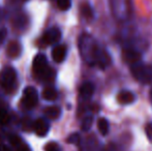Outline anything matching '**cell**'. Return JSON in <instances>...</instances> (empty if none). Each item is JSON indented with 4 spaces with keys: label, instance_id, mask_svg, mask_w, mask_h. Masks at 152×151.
Listing matches in <instances>:
<instances>
[{
    "label": "cell",
    "instance_id": "cell-5",
    "mask_svg": "<svg viewBox=\"0 0 152 151\" xmlns=\"http://www.w3.org/2000/svg\"><path fill=\"white\" fill-rule=\"evenodd\" d=\"M38 101V93L33 87H26L23 91L22 104L27 109H32L36 106Z\"/></svg>",
    "mask_w": 152,
    "mask_h": 151
},
{
    "label": "cell",
    "instance_id": "cell-30",
    "mask_svg": "<svg viewBox=\"0 0 152 151\" xmlns=\"http://www.w3.org/2000/svg\"><path fill=\"white\" fill-rule=\"evenodd\" d=\"M151 97H152V92H151Z\"/></svg>",
    "mask_w": 152,
    "mask_h": 151
},
{
    "label": "cell",
    "instance_id": "cell-19",
    "mask_svg": "<svg viewBox=\"0 0 152 151\" xmlns=\"http://www.w3.org/2000/svg\"><path fill=\"white\" fill-rule=\"evenodd\" d=\"M8 141H10V143L12 144V147H17V146L19 145L20 143H22V140H21V138L19 137L18 135H15V133H10V136H8Z\"/></svg>",
    "mask_w": 152,
    "mask_h": 151
},
{
    "label": "cell",
    "instance_id": "cell-27",
    "mask_svg": "<svg viewBox=\"0 0 152 151\" xmlns=\"http://www.w3.org/2000/svg\"><path fill=\"white\" fill-rule=\"evenodd\" d=\"M0 151H12V149L4 144H0Z\"/></svg>",
    "mask_w": 152,
    "mask_h": 151
},
{
    "label": "cell",
    "instance_id": "cell-29",
    "mask_svg": "<svg viewBox=\"0 0 152 151\" xmlns=\"http://www.w3.org/2000/svg\"><path fill=\"white\" fill-rule=\"evenodd\" d=\"M3 139H4V133L2 129H0V143L3 141Z\"/></svg>",
    "mask_w": 152,
    "mask_h": 151
},
{
    "label": "cell",
    "instance_id": "cell-18",
    "mask_svg": "<svg viewBox=\"0 0 152 151\" xmlns=\"http://www.w3.org/2000/svg\"><path fill=\"white\" fill-rule=\"evenodd\" d=\"M92 122H93V118L91 116H88L86 118L83 119L82 121V124H81V127H82V131H87L90 129L91 125H92Z\"/></svg>",
    "mask_w": 152,
    "mask_h": 151
},
{
    "label": "cell",
    "instance_id": "cell-17",
    "mask_svg": "<svg viewBox=\"0 0 152 151\" xmlns=\"http://www.w3.org/2000/svg\"><path fill=\"white\" fill-rule=\"evenodd\" d=\"M81 12H82L83 17L86 19H91L93 17V12H92V8L90 7V5L87 3L82 4L81 6Z\"/></svg>",
    "mask_w": 152,
    "mask_h": 151
},
{
    "label": "cell",
    "instance_id": "cell-21",
    "mask_svg": "<svg viewBox=\"0 0 152 151\" xmlns=\"http://www.w3.org/2000/svg\"><path fill=\"white\" fill-rule=\"evenodd\" d=\"M33 123L34 122H32L30 118L23 119V121H22L23 129H24V131H31V129H33Z\"/></svg>",
    "mask_w": 152,
    "mask_h": 151
},
{
    "label": "cell",
    "instance_id": "cell-23",
    "mask_svg": "<svg viewBox=\"0 0 152 151\" xmlns=\"http://www.w3.org/2000/svg\"><path fill=\"white\" fill-rule=\"evenodd\" d=\"M15 149H16V151H31L30 147L27 144H25L24 142L19 144L17 147H15Z\"/></svg>",
    "mask_w": 152,
    "mask_h": 151
},
{
    "label": "cell",
    "instance_id": "cell-7",
    "mask_svg": "<svg viewBox=\"0 0 152 151\" xmlns=\"http://www.w3.org/2000/svg\"><path fill=\"white\" fill-rule=\"evenodd\" d=\"M141 53L138 52L134 49H124L122 51V58L125 62L132 63V64H136L141 60Z\"/></svg>",
    "mask_w": 152,
    "mask_h": 151
},
{
    "label": "cell",
    "instance_id": "cell-20",
    "mask_svg": "<svg viewBox=\"0 0 152 151\" xmlns=\"http://www.w3.org/2000/svg\"><path fill=\"white\" fill-rule=\"evenodd\" d=\"M57 5L61 10H67L72 6V0H57Z\"/></svg>",
    "mask_w": 152,
    "mask_h": 151
},
{
    "label": "cell",
    "instance_id": "cell-13",
    "mask_svg": "<svg viewBox=\"0 0 152 151\" xmlns=\"http://www.w3.org/2000/svg\"><path fill=\"white\" fill-rule=\"evenodd\" d=\"M45 115L51 120H55L61 115V109L56 106H52V107H48L45 109Z\"/></svg>",
    "mask_w": 152,
    "mask_h": 151
},
{
    "label": "cell",
    "instance_id": "cell-3",
    "mask_svg": "<svg viewBox=\"0 0 152 151\" xmlns=\"http://www.w3.org/2000/svg\"><path fill=\"white\" fill-rule=\"evenodd\" d=\"M17 71L14 67L7 66L0 71V86L5 92L12 93L16 90Z\"/></svg>",
    "mask_w": 152,
    "mask_h": 151
},
{
    "label": "cell",
    "instance_id": "cell-2",
    "mask_svg": "<svg viewBox=\"0 0 152 151\" xmlns=\"http://www.w3.org/2000/svg\"><path fill=\"white\" fill-rule=\"evenodd\" d=\"M32 69L36 78L42 82H51L54 79V71L49 66L47 57L44 54H38L34 57Z\"/></svg>",
    "mask_w": 152,
    "mask_h": 151
},
{
    "label": "cell",
    "instance_id": "cell-24",
    "mask_svg": "<svg viewBox=\"0 0 152 151\" xmlns=\"http://www.w3.org/2000/svg\"><path fill=\"white\" fill-rule=\"evenodd\" d=\"M46 151H60V148L56 143H50L47 145Z\"/></svg>",
    "mask_w": 152,
    "mask_h": 151
},
{
    "label": "cell",
    "instance_id": "cell-25",
    "mask_svg": "<svg viewBox=\"0 0 152 151\" xmlns=\"http://www.w3.org/2000/svg\"><path fill=\"white\" fill-rule=\"evenodd\" d=\"M146 133H147V136H148L149 140L152 142V123H149L146 127Z\"/></svg>",
    "mask_w": 152,
    "mask_h": 151
},
{
    "label": "cell",
    "instance_id": "cell-22",
    "mask_svg": "<svg viewBox=\"0 0 152 151\" xmlns=\"http://www.w3.org/2000/svg\"><path fill=\"white\" fill-rule=\"evenodd\" d=\"M67 142H69L70 144H75V145H78L80 143V136L78 133H72L69 136V138L67 139Z\"/></svg>",
    "mask_w": 152,
    "mask_h": 151
},
{
    "label": "cell",
    "instance_id": "cell-31",
    "mask_svg": "<svg viewBox=\"0 0 152 151\" xmlns=\"http://www.w3.org/2000/svg\"><path fill=\"white\" fill-rule=\"evenodd\" d=\"M25 1H26V0H25Z\"/></svg>",
    "mask_w": 152,
    "mask_h": 151
},
{
    "label": "cell",
    "instance_id": "cell-12",
    "mask_svg": "<svg viewBox=\"0 0 152 151\" xmlns=\"http://www.w3.org/2000/svg\"><path fill=\"white\" fill-rule=\"evenodd\" d=\"M21 51H22V48H21L20 42H10L7 46V54L10 57L12 58H17V57L20 56Z\"/></svg>",
    "mask_w": 152,
    "mask_h": 151
},
{
    "label": "cell",
    "instance_id": "cell-15",
    "mask_svg": "<svg viewBox=\"0 0 152 151\" xmlns=\"http://www.w3.org/2000/svg\"><path fill=\"white\" fill-rule=\"evenodd\" d=\"M10 120V116L8 112L6 111V108L4 107L3 103L0 101V124L6 125Z\"/></svg>",
    "mask_w": 152,
    "mask_h": 151
},
{
    "label": "cell",
    "instance_id": "cell-1",
    "mask_svg": "<svg viewBox=\"0 0 152 151\" xmlns=\"http://www.w3.org/2000/svg\"><path fill=\"white\" fill-rule=\"evenodd\" d=\"M79 48L85 61L90 65H95L97 55L102 49L96 44L95 40L90 35L83 34L79 40Z\"/></svg>",
    "mask_w": 152,
    "mask_h": 151
},
{
    "label": "cell",
    "instance_id": "cell-11",
    "mask_svg": "<svg viewBox=\"0 0 152 151\" xmlns=\"http://www.w3.org/2000/svg\"><path fill=\"white\" fill-rule=\"evenodd\" d=\"M94 92V86L90 82H85L80 88V95L82 98L89 99Z\"/></svg>",
    "mask_w": 152,
    "mask_h": 151
},
{
    "label": "cell",
    "instance_id": "cell-26",
    "mask_svg": "<svg viewBox=\"0 0 152 151\" xmlns=\"http://www.w3.org/2000/svg\"><path fill=\"white\" fill-rule=\"evenodd\" d=\"M6 33H7L6 29H0V42H2L4 40V38L6 36Z\"/></svg>",
    "mask_w": 152,
    "mask_h": 151
},
{
    "label": "cell",
    "instance_id": "cell-8",
    "mask_svg": "<svg viewBox=\"0 0 152 151\" xmlns=\"http://www.w3.org/2000/svg\"><path fill=\"white\" fill-rule=\"evenodd\" d=\"M49 129H50V125H49L48 121L46 119L38 118L34 121L33 123V131L38 137H45L48 133Z\"/></svg>",
    "mask_w": 152,
    "mask_h": 151
},
{
    "label": "cell",
    "instance_id": "cell-9",
    "mask_svg": "<svg viewBox=\"0 0 152 151\" xmlns=\"http://www.w3.org/2000/svg\"><path fill=\"white\" fill-rule=\"evenodd\" d=\"M66 57V47L63 44H58L52 51V58L55 62L60 63Z\"/></svg>",
    "mask_w": 152,
    "mask_h": 151
},
{
    "label": "cell",
    "instance_id": "cell-28",
    "mask_svg": "<svg viewBox=\"0 0 152 151\" xmlns=\"http://www.w3.org/2000/svg\"><path fill=\"white\" fill-rule=\"evenodd\" d=\"M104 151H117V150H116V147H115L114 145H109Z\"/></svg>",
    "mask_w": 152,
    "mask_h": 151
},
{
    "label": "cell",
    "instance_id": "cell-14",
    "mask_svg": "<svg viewBox=\"0 0 152 151\" xmlns=\"http://www.w3.org/2000/svg\"><path fill=\"white\" fill-rule=\"evenodd\" d=\"M42 97H44L46 101H53L58 97V93H57L56 89L53 88V87H46V88L42 90Z\"/></svg>",
    "mask_w": 152,
    "mask_h": 151
},
{
    "label": "cell",
    "instance_id": "cell-6",
    "mask_svg": "<svg viewBox=\"0 0 152 151\" xmlns=\"http://www.w3.org/2000/svg\"><path fill=\"white\" fill-rule=\"evenodd\" d=\"M61 38V31L57 27H52L47 30L42 35V42L45 44H56Z\"/></svg>",
    "mask_w": 152,
    "mask_h": 151
},
{
    "label": "cell",
    "instance_id": "cell-10",
    "mask_svg": "<svg viewBox=\"0 0 152 151\" xmlns=\"http://www.w3.org/2000/svg\"><path fill=\"white\" fill-rule=\"evenodd\" d=\"M117 101L121 104V105H127V104H132L134 101V94L132 91L123 90L118 93L117 96Z\"/></svg>",
    "mask_w": 152,
    "mask_h": 151
},
{
    "label": "cell",
    "instance_id": "cell-16",
    "mask_svg": "<svg viewBox=\"0 0 152 151\" xmlns=\"http://www.w3.org/2000/svg\"><path fill=\"white\" fill-rule=\"evenodd\" d=\"M97 127H98L99 133H102V136H106L109 131V122L107 121V119H104V118L98 119Z\"/></svg>",
    "mask_w": 152,
    "mask_h": 151
},
{
    "label": "cell",
    "instance_id": "cell-4",
    "mask_svg": "<svg viewBox=\"0 0 152 151\" xmlns=\"http://www.w3.org/2000/svg\"><path fill=\"white\" fill-rule=\"evenodd\" d=\"M132 74L139 82L148 84L152 82V66L146 64L136 63L132 66Z\"/></svg>",
    "mask_w": 152,
    "mask_h": 151
}]
</instances>
